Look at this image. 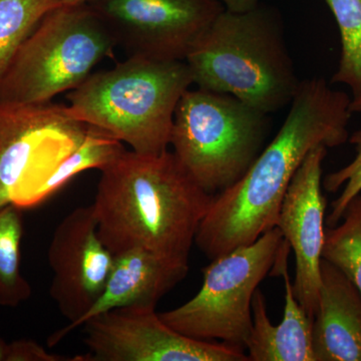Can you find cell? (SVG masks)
Masks as SVG:
<instances>
[{"label": "cell", "instance_id": "9", "mask_svg": "<svg viewBox=\"0 0 361 361\" xmlns=\"http://www.w3.org/2000/svg\"><path fill=\"white\" fill-rule=\"evenodd\" d=\"M89 349L73 361H250L236 346L176 331L155 307L116 308L82 324Z\"/></svg>", "mask_w": 361, "mask_h": 361}, {"label": "cell", "instance_id": "14", "mask_svg": "<svg viewBox=\"0 0 361 361\" xmlns=\"http://www.w3.org/2000/svg\"><path fill=\"white\" fill-rule=\"evenodd\" d=\"M314 361H361V294L336 265L322 258L312 323Z\"/></svg>", "mask_w": 361, "mask_h": 361}, {"label": "cell", "instance_id": "2", "mask_svg": "<svg viewBox=\"0 0 361 361\" xmlns=\"http://www.w3.org/2000/svg\"><path fill=\"white\" fill-rule=\"evenodd\" d=\"M173 152L132 149L101 170L94 203L97 231L113 254L148 249L188 261L213 200Z\"/></svg>", "mask_w": 361, "mask_h": 361}, {"label": "cell", "instance_id": "16", "mask_svg": "<svg viewBox=\"0 0 361 361\" xmlns=\"http://www.w3.org/2000/svg\"><path fill=\"white\" fill-rule=\"evenodd\" d=\"M126 149L123 142L114 135L94 126L87 125L82 141L56 166L39 188L35 195V205H39L51 198L52 195L80 173L90 169L101 171L108 167L122 156Z\"/></svg>", "mask_w": 361, "mask_h": 361}, {"label": "cell", "instance_id": "11", "mask_svg": "<svg viewBox=\"0 0 361 361\" xmlns=\"http://www.w3.org/2000/svg\"><path fill=\"white\" fill-rule=\"evenodd\" d=\"M47 260L52 272L49 295L68 323L78 322L103 293L114 262L92 205L75 208L59 223Z\"/></svg>", "mask_w": 361, "mask_h": 361}, {"label": "cell", "instance_id": "20", "mask_svg": "<svg viewBox=\"0 0 361 361\" xmlns=\"http://www.w3.org/2000/svg\"><path fill=\"white\" fill-rule=\"evenodd\" d=\"M338 25L341 56L334 84L348 85L353 97L361 94V0H325Z\"/></svg>", "mask_w": 361, "mask_h": 361}, {"label": "cell", "instance_id": "3", "mask_svg": "<svg viewBox=\"0 0 361 361\" xmlns=\"http://www.w3.org/2000/svg\"><path fill=\"white\" fill-rule=\"evenodd\" d=\"M185 61L199 89L231 94L267 115L291 103L300 84L281 21L264 7L244 13L224 9Z\"/></svg>", "mask_w": 361, "mask_h": 361}, {"label": "cell", "instance_id": "1", "mask_svg": "<svg viewBox=\"0 0 361 361\" xmlns=\"http://www.w3.org/2000/svg\"><path fill=\"white\" fill-rule=\"evenodd\" d=\"M350 102L322 78L300 82L274 140L238 182L214 195L195 238L207 258L250 245L276 227L285 194L307 154L349 139Z\"/></svg>", "mask_w": 361, "mask_h": 361}, {"label": "cell", "instance_id": "22", "mask_svg": "<svg viewBox=\"0 0 361 361\" xmlns=\"http://www.w3.org/2000/svg\"><path fill=\"white\" fill-rule=\"evenodd\" d=\"M71 358L49 353L32 339H18L9 342L6 361H66Z\"/></svg>", "mask_w": 361, "mask_h": 361}, {"label": "cell", "instance_id": "25", "mask_svg": "<svg viewBox=\"0 0 361 361\" xmlns=\"http://www.w3.org/2000/svg\"><path fill=\"white\" fill-rule=\"evenodd\" d=\"M61 2L63 6H78L89 4L90 0H61Z\"/></svg>", "mask_w": 361, "mask_h": 361}, {"label": "cell", "instance_id": "6", "mask_svg": "<svg viewBox=\"0 0 361 361\" xmlns=\"http://www.w3.org/2000/svg\"><path fill=\"white\" fill-rule=\"evenodd\" d=\"M116 47L108 27L87 4L59 6L21 45L0 82V101L49 103L77 89Z\"/></svg>", "mask_w": 361, "mask_h": 361}, {"label": "cell", "instance_id": "15", "mask_svg": "<svg viewBox=\"0 0 361 361\" xmlns=\"http://www.w3.org/2000/svg\"><path fill=\"white\" fill-rule=\"evenodd\" d=\"M287 261L277 266V276H283L285 306L283 320L272 325L267 314L264 294L257 289L252 299L253 327L247 348L250 361H314L312 353V318L294 296Z\"/></svg>", "mask_w": 361, "mask_h": 361}, {"label": "cell", "instance_id": "8", "mask_svg": "<svg viewBox=\"0 0 361 361\" xmlns=\"http://www.w3.org/2000/svg\"><path fill=\"white\" fill-rule=\"evenodd\" d=\"M87 129L68 106L0 101V208L35 207L39 188Z\"/></svg>", "mask_w": 361, "mask_h": 361}, {"label": "cell", "instance_id": "12", "mask_svg": "<svg viewBox=\"0 0 361 361\" xmlns=\"http://www.w3.org/2000/svg\"><path fill=\"white\" fill-rule=\"evenodd\" d=\"M326 153V147L318 146L307 154L292 178L276 222L295 255L294 296L312 319L317 311L325 238L326 201L322 192V177Z\"/></svg>", "mask_w": 361, "mask_h": 361}, {"label": "cell", "instance_id": "7", "mask_svg": "<svg viewBox=\"0 0 361 361\" xmlns=\"http://www.w3.org/2000/svg\"><path fill=\"white\" fill-rule=\"evenodd\" d=\"M284 240L274 227L250 245L213 259L202 270L198 293L180 307L159 313L161 320L192 338L219 339L245 350L253 327L252 299L274 268Z\"/></svg>", "mask_w": 361, "mask_h": 361}, {"label": "cell", "instance_id": "23", "mask_svg": "<svg viewBox=\"0 0 361 361\" xmlns=\"http://www.w3.org/2000/svg\"><path fill=\"white\" fill-rule=\"evenodd\" d=\"M216 1L220 2L225 11L233 13H248L259 6V0H216Z\"/></svg>", "mask_w": 361, "mask_h": 361}, {"label": "cell", "instance_id": "26", "mask_svg": "<svg viewBox=\"0 0 361 361\" xmlns=\"http://www.w3.org/2000/svg\"><path fill=\"white\" fill-rule=\"evenodd\" d=\"M7 346H8V342H6L0 336V361H6V360Z\"/></svg>", "mask_w": 361, "mask_h": 361}, {"label": "cell", "instance_id": "24", "mask_svg": "<svg viewBox=\"0 0 361 361\" xmlns=\"http://www.w3.org/2000/svg\"><path fill=\"white\" fill-rule=\"evenodd\" d=\"M351 113H361V94L353 97L351 99L350 106H349Z\"/></svg>", "mask_w": 361, "mask_h": 361}, {"label": "cell", "instance_id": "5", "mask_svg": "<svg viewBox=\"0 0 361 361\" xmlns=\"http://www.w3.org/2000/svg\"><path fill=\"white\" fill-rule=\"evenodd\" d=\"M267 114L228 94L188 90L176 109L170 146L209 194L238 182L261 153Z\"/></svg>", "mask_w": 361, "mask_h": 361}, {"label": "cell", "instance_id": "21", "mask_svg": "<svg viewBox=\"0 0 361 361\" xmlns=\"http://www.w3.org/2000/svg\"><path fill=\"white\" fill-rule=\"evenodd\" d=\"M349 142L355 146V158L345 167L327 175L323 180V187L331 193L343 187L338 198L332 202L331 212L326 220L329 227L341 222L346 207L361 193V128L349 137Z\"/></svg>", "mask_w": 361, "mask_h": 361}, {"label": "cell", "instance_id": "4", "mask_svg": "<svg viewBox=\"0 0 361 361\" xmlns=\"http://www.w3.org/2000/svg\"><path fill=\"white\" fill-rule=\"evenodd\" d=\"M191 85L185 61L128 56L71 90L68 110L75 120L109 133L132 151L156 155L170 146L176 109Z\"/></svg>", "mask_w": 361, "mask_h": 361}, {"label": "cell", "instance_id": "17", "mask_svg": "<svg viewBox=\"0 0 361 361\" xmlns=\"http://www.w3.org/2000/svg\"><path fill=\"white\" fill-rule=\"evenodd\" d=\"M23 209L14 205L0 208V305L18 307L32 294V286L20 270L23 238Z\"/></svg>", "mask_w": 361, "mask_h": 361}, {"label": "cell", "instance_id": "18", "mask_svg": "<svg viewBox=\"0 0 361 361\" xmlns=\"http://www.w3.org/2000/svg\"><path fill=\"white\" fill-rule=\"evenodd\" d=\"M61 0H0V82L21 45Z\"/></svg>", "mask_w": 361, "mask_h": 361}, {"label": "cell", "instance_id": "13", "mask_svg": "<svg viewBox=\"0 0 361 361\" xmlns=\"http://www.w3.org/2000/svg\"><path fill=\"white\" fill-rule=\"evenodd\" d=\"M188 261L167 257L148 249H129L114 254V262L103 293L78 322L54 332L49 348L58 345L73 330L94 316L116 308L155 307L166 294L186 278Z\"/></svg>", "mask_w": 361, "mask_h": 361}, {"label": "cell", "instance_id": "10", "mask_svg": "<svg viewBox=\"0 0 361 361\" xmlns=\"http://www.w3.org/2000/svg\"><path fill=\"white\" fill-rule=\"evenodd\" d=\"M128 56L185 61L224 7L216 0H90Z\"/></svg>", "mask_w": 361, "mask_h": 361}, {"label": "cell", "instance_id": "19", "mask_svg": "<svg viewBox=\"0 0 361 361\" xmlns=\"http://www.w3.org/2000/svg\"><path fill=\"white\" fill-rule=\"evenodd\" d=\"M341 221L325 229L322 258L339 268L361 294V193L346 207Z\"/></svg>", "mask_w": 361, "mask_h": 361}]
</instances>
